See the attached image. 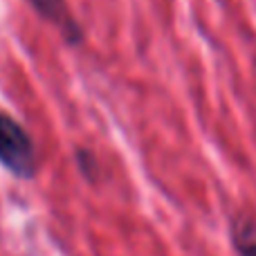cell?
Wrapping results in <instances>:
<instances>
[{
  "label": "cell",
  "instance_id": "obj_1",
  "mask_svg": "<svg viewBox=\"0 0 256 256\" xmlns=\"http://www.w3.org/2000/svg\"><path fill=\"white\" fill-rule=\"evenodd\" d=\"M0 164L18 178L36 173V155L27 130L9 115L0 112Z\"/></svg>",
  "mask_w": 256,
  "mask_h": 256
},
{
  "label": "cell",
  "instance_id": "obj_3",
  "mask_svg": "<svg viewBox=\"0 0 256 256\" xmlns=\"http://www.w3.org/2000/svg\"><path fill=\"white\" fill-rule=\"evenodd\" d=\"M232 245L238 256H256V220L250 216H236L230 225Z\"/></svg>",
  "mask_w": 256,
  "mask_h": 256
},
{
  "label": "cell",
  "instance_id": "obj_2",
  "mask_svg": "<svg viewBox=\"0 0 256 256\" xmlns=\"http://www.w3.org/2000/svg\"><path fill=\"white\" fill-rule=\"evenodd\" d=\"M40 16H45L48 20H52L56 27H61V32L68 36L70 40H79V27L74 25L70 12L66 7V0H30Z\"/></svg>",
  "mask_w": 256,
  "mask_h": 256
}]
</instances>
